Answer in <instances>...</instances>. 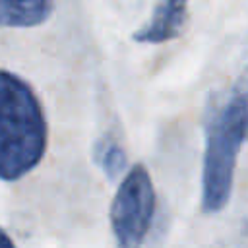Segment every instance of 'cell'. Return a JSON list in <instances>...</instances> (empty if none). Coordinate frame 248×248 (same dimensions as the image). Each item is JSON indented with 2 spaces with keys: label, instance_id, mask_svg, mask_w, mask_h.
<instances>
[{
  "label": "cell",
  "instance_id": "obj_7",
  "mask_svg": "<svg viewBox=\"0 0 248 248\" xmlns=\"http://www.w3.org/2000/svg\"><path fill=\"white\" fill-rule=\"evenodd\" d=\"M227 99L231 101V105L234 107V110L238 112L244 130H246V140H248V72H244L238 81L225 93Z\"/></svg>",
  "mask_w": 248,
  "mask_h": 248
},
{
  "label": "cell",
  "instance_id": "obj_6",
  "mask_svg": "<svg viewBox=\"0 0 248 248\" xmlns=\"http://www.w3.org/2000/svg\"><path fill=\"white\" fill-rule=\"evenodd\" d=\"M91 157H93V163L103 170L105 178L110 182L116 180L124 172L126 163H128L124 145L112 134H105L95 141Z\"/></svg>",
  "mask_w": 248,
  "mask_h": 248
},
{
  "label": "cell",
  "instance_id": "obj_2",
  "mask_svg": "<svg viewBox=\"0 0 248 248\" xmlns=\"http://www.w3.org/2000/svg\"><path fill=\"white\" fill-rule=\"evenodd\" d=\"M205 151L202 174V209L221 211L231 198L238 151L246 140L244 124L227 99L215 97L205 112Z\"/></svg>",
  "mask_w": 248,
  "mask_h": 248
},
{
  "label": "cell",
  "instance_id": "obj_1",
  "mask_svg": "<svg viewBox=\"0 0 248 248\" xmlns=\"http://www.w3.org/2000/svg\"><path fill=\"white\" fill-rule=\"evenodd\" d=\"M46 145L48 126L39 97L23 78L0 68V178L29 174Z\"/></svg>",
  "mask_w": 248,
  "mask_h": 248
},
{
  "label": "cell",
  "instance_id": "obj_4",
  "mask_svg": "<svg viewBox=\"0 0 248 248\" xmlns=\"http://www.w3.org/2000/svg\"><path fill=\"white\" fill-rule=\"evenodd\" d=\"M188 21V0H157L151 17L134 33L136 43L161 45L182 35Z\"/></svg>",
  "mask_w": 248,
  "mask_h": 248
},
{
  "label": "cell",
  "instance_id": "obj_8",
  "mask_svg": "<svg viewBox=\"0 0 248 248\" xmlns=\"http://www.w3.org/2000/svg\"><path fill=\"white\" fill-rule=\"evenodd\" d=\"M12 244H14L12 236H10L4 229H0V246H12Z\"/></svg>",
  "mask_w": 248,
  "mask_h": 248
},
{
  "label": "cell",
  "instance_id": "obj_3",
  "mask_svg": "<svg viewBox=\"0 0 248 248\" xmlns=\"http://www.w3.org/2000/svg\"><path fill=\"white\" fill-rule=\"evenodd\" d=\"M155 215V188L149 170L138 163L120 182L112 205L110 227L120 246H140L153 223Z\"/></svg>",
  "mask_w": 248,
  "mask_h": 248
},
{
  "label": "cell",
  "instance_id": "obj_5",
  "mask_svg": "<svg viewBox=\"0 0 248 248\" xmlns=\"http://www.w3.org/2000/svg\"><path fill=\"white\" fill-rule=\"evenodd\" d=\"M54 12V0H0V27H37Z\"/></svg>",
  "mask_w": 248,
  "mask_h": 248
}]
</instances>
